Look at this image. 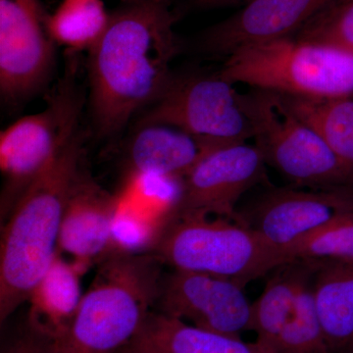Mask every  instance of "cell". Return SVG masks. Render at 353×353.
<instances>
[{
    "label": "cell",
    "instance_id": "cell-1",
    "mask_svg": "<svg viewBox=\"0 0 353 353\" xmlns=\"http://www.w3.org/2000/svg\"><path fill=\"white\" fill-rule=\"evenodd\" d=\"M170 3L130 4L110 14L105 32L88 53L90 102L97 132L121 131L170 83L178 53Z\"/></svg>",
    "mask_w": 353,
    "mask_h": 353
},
{
    "label": "cell",
    "instance_id": "cell-2",
    "mask_svg": "<svg viewBox=\"0 0 353 353\" xmlns=\"http://www.w3.org/2000/svg\"><path fill=\"white\" fill-rule=\"evenodd\" d=\"M83 143L79 131L32 183L2 226L1 324L29 301L57 256L65 208L83 170Z\"/></svg>",
    "mask_w": 353,
    "mask_h": 353
},
{
    "label": "cell",
    "instance_id": "cell-3",
    "mask_svg": "<svg viewBox=\"0 0 353 353\" xmlns=\"http://www.w3.org/2000/svg\"><path fill=\"white\" fill-rule=\"evenodd\" d=\"M162 264L148 252H110L83 294L75 317L43 353H118L154 307Z\"/></svg>",
    "mask_w": 353,
    "mask_h": 353
},
{
    "label": "cell",
    "instance_id": "cell-4",
    "mask_svg": "<svg viewBox=\"0 0 353 353\" xmlns=\"http://www.w3.org/2000/svg\"><path fill=\"white\" fill-rule=\"evenodd\" d=\"M146 252L172 269L228 279L243 289L292 261L252 228L218 217L163 219Z\"/></svg>",
    "mask_w": 353,
    "mask_h": 353
},
{
    "label": "cell",
    "instance_id": "cell-5",
    "mask_svg": "<svg viewBox=\"0 0 353 353\" xmlns=\"http://www.w3.org/2000/svg\"><path fill=\"white\" fill-rule=\"evenodd\" d=\"M220 77L231 83L290 97L336 99L353 95V55L325 44L279 39L236 50Z\"/></svg>",
    "mask_w": 353,
    "mask_h": 353
},
{
    "label": "cell",
    "instance_id": "cell-6",
    "mask_svg": "<svg viewBox=\"0 0 353 353\" xmlns=\"http://www.w3.org/2000/svg\"><path fill=\"white\" fill-rule=\"evenodd\" d=\"M238 99L265 163L292 185L307 189L353 187L352 169L290 110L282 95L250 88L248 92H238Z\"/></svg>",
    "mask_w": 353,
    "mask_h": 353
},
{
    "label": "cell",
    "instance_id": "cell-7",
    "mask_svg": "<svg viewBox=\"0 0 353 353\" xmlns=\"http://www.w3.org/2000/svg\"><path fill=\"white\" fill-rule=\"evenodd\" d=\"M75 62L65 70L48 108L21 118L1 132L2 222L8 219L32 183L79 132L83 99L77 83Z\"/></svg>",
    "mask_w": 353,
    "mask_h": 353
},
{
    "label": "cell",
    "instance_id": "cell-8",
    "mask_svg": "<svg viewBox=\"0 0 353 353\" xmlns=\"http://www.w3.org/2000/svg\"><path fill=\"white\" fill-rule=\"evenodd\" d=\"M148 109L141 120L173 125L217 148L253 138L238 90L218 73L173 75L161 97Z\"/></svg>",
    "mask_w": 353,
    "mask_h": 353
},
{
    "label": "cell",
    "instance_id": "cell-9",
    "mask_svg": "<svg viewBox=\"0 0 353 353\" xmlns=\"http://www.w3.org/2000/svg\"><path fill=\"white\" fill-rule=\"evenodd\" d=\"M266 166L259 148L246 143L210 150L181 181L180 196L162 219L216 216L238 222L239 201L266 182Z\"/></svg>",
    "mask_w": 353,
    "mask_h": 353
},
{
    "label": "cell",
    "instance_id": "cell-10",
    "mask_svg": "<svg viewBox=\"0 0 353 353\" xmlns=\"http://www.w3.org/2000/svg\"><path fill=\"white\" fill-rule=\"evenodd\" d=\"M39 0H0V90L6 101L36 94L50 78L57 41Z\"/></svg>",
    "mask_w": 353,
    "mask_h": 353
},
{
    "label": "cell",
    "instance_id": "cell-11",
    "mask_svg": "<svg viewBox=\"0 0 353 353\" xmlns=\"http://www.w3.org/2000/svg\"><path fill=\"white\" fill-rule=\"evenodd\" d=\"M153 310L213 333L240 338L250 331L252 303L243 288L208 274L163 272Z\"/></svg>",
    "mask_w": 353,
    "mask_h": 353
},
{
    "label": "cell",
    "instance_id": "cell-12",
    "mask_svg": "<svg viewBox=\"0 0 353 353\" xmlns=\"http://www.w3.org/2000/svg\"><path fill=\"white\" fill-rule=\"evenodd\" d=\"M350 212H353V187L304 190L292 185L265 190L245 212L238 211V222L287 252L297 241Z\"/></svg>",
    "mask_w": 353,
    "mask_h": 353
},
{
    "label": "cell",
    "instance_id": "cell-13",
    "mask_svg": "<svg viewBox=\"0 0 353 353\" xmlns=\"http://www.w3.org/2000/svg\"><path fill=\"white\" fill-rule=\"evenodd\" d=\"M334 0H252L227 19L205 30L199 50L229 57L256 44L292 38Z\"/></svg>",
    "mask_w": 353,
    "mask_h": 353
},
{
    "label": "cell",
    "instance_id": "cell-14",
    "mask_svg": "<svg viewBox=\"0 0 353 353\" xmlns=\"http://www.w3.org/2000/svg\"><path fill=\"white\" fill-rule=\"evenodd\" d=\"M121 201L119 194H110L87 172H81L65 208L57 252L68 254L82 275L110 253Z\"/></svg>",
    "mask_w": 353,
    "mask_h": 353
},
{
    "label": "cell",
    "instance_id": "cell-15",
    "mask_svg": "<svg viewBox=\"0 0 353 353\" xmlns=\"http://www.w3.org/2000/svg\"><path fill=\"white\" fill-rule=\"evenodd\" d=\"M214 148L173 125L141 120L125 150L124 180L152 176L182 181Z\"/></svg>",
    "mask_w": 353,
    "mask_h": 353
},
{
    "label": "cell",
    "instance_id": "cell-16",
    "mask_svg": "<svg viewBox=\"0 0 353 353\" xmlns=\"http://www.w3.org/2000/svg\"><path fill=\"white\" fill-rule=\"evenodd\" d=\"M82 274L57 252L50 270L29 297L28 330L44 343L57 340L69 328L82 299Z\"/></svg>",
    "mask_w": 353,
    "mask_h": 353
},
{
    "label": "cell",
    "instance_id": "cell-17",
    "mask_svg": "<svg viewBox=\"0 0 353 353\" xmlns=\"http://www.w3.org/2000/svg\"><path fill=\"white\" fill-rule=\"evenodd\" d=\"M312 290L330 353H353V261L312 260Z\"/></svg>",
    "mask_w": 353,
    "mask_h": 353
},
{
    "label": "cell",
    "instance_id": "cell-18",
    "mask_svg": "<svg viewBox=\"0 0 353 353\" xmlns=\"http://www.w3.org/2000/svg\"><path fill=\"white\" fill-rule=\"evenodd\" d=\"M118 353H263L238 336L205 331L152 310L131 343Z\"/></svg>",
    "mask_w": 353,
    "mask_h": 353
},
{
    "label": "cell",
    "instance_id": "cell-19",
    "mask_svg": "<svg viewBox=\"0 0 353 353\" xmlns=\"http://www.w3.org/2000/svg\"><path fill=\"white\" fill-rule=\"evenodd\" d=\"M313 268L312 260H294L272 272L261 296L252 304L250 331L256 334L254 343L261 352L294 314L297 296Z\"/></svg>",
    "mask_w": 353,
    "mask_h": 353
},
{
    "label": "cell",
    "instance_id": "cell-20",
    "mask_svg": "<svg viewBox=\"0 0 353 353\" xmlns=\"http://www.w3.org/2000/svg\"><path fill=\"white\" fill-rule=\"evenodd\" d=\"M281 95L290 110L308 125L353 171L352 97L306 99Z\"/></svg>",
    "mask_w": 353,
    "mask_h": 353
},
{
    "label": "cell",
    "instance_id": "cell-21",
    "mask_svg": "<svg viewBox=\"0 0 353 353\" xmlns=\"http://www.w3.org/2000/svg\"><path fill=\"white\" fill-rule=\"evenodd\" d=\"M110 19L101 0H62L50 15L51 34L70 50L90 51L99 41Z\"/></svg>",
    "mask_w": 353,
    "mask_h": 353
},
{
    "label": "cell",
    "instance_id": "cell-22",
    "mask_svg": "<svg viewBox=\"0 0 353 353\" xmlns=\"http://www.w3.org/2000/svg\"><path fill=\"white\" fill-rule=\"evenodd\" d=\"M287 252L292 261L327 259L353 261V212L336 218L290 246Z\"/></svg>",
    "mask_w": 353,
    "mask_h": 353
},
{
    "label": "cell",
    "instance_id": "cell-23",
    "mask_svg": "<svg viewBox=\"0 0 353 353\" xmlns=\"http://www.w3.org/2000/svg\"><path fill=\"white\" fill-rule=\"evenodd\" d=\"M292 38L353 55V0H334Z\"/></svg>",
    "mask_w": 353,
    "mask_h": 353
},
{
    "label": "cell",
    "instance_id": "cell-24",
    "mask_svg": "<svg viewBox=\"0 0 353 353\" xmlns=\"http://www.w3.org/2000/svg\"><path fill=\"white\" fill-rule=\"evenodd\" d=\"M6 353H43L41 341L36 334L27 332L24 334L14 341L9 347L7 348Z\"/></svg>",
    "mask_w": 353,
    "mask_h": 353
},
{
    "label": "cell",
    "instance_id": "cell-25",
    "mask_svg": "<svg viewBox=\"0 0 353 353\" xmlns=\"http://www.w3.org/2000/svg\"><path fill=\"white\" fill-rule=\"evenodd\" d=\"M252 0H183L185 6L197 10L227 8V7L243 6Z\"/></svg>",
    "mask_w": 353,
    "mask_h": 353
},
{
    "label": "cell",
    "instance_id": "cell-26",
    "mask_svg": "<svg viewBox=\"0 0 353 353\" xmlns=\"http://www.w3.org/2000/svg\"><path fill=\"white\" fill-rule=\"evenodd\" d=\"M125 6L130 4L150 3V2H158V3H170L172 0H122Z\"/></svg>",
    "mask_w": 353,
    "mask_h": 353
}]
</instances>
